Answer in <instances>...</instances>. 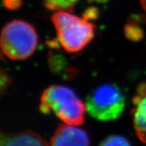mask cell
Masks as SVG:
<instances>
[{
    "label": "cell",
    "mask_w": 146,
    "mask_h": 146,
    "mask_svg": "<svg viewBox=\"0 0 146 146\" xmlns=\"http://www.w3.org/2000/svg\"><path fill=\"white\" fill-rule=\"evenodd\" d=\"M85 108L86 106L76 93L63 85H50L41 96V112L54 113L65 124L76 126L83 124Z\"/></svg>",
    "instance_id": "6da1fadb"
},
{
    "label": "cell",
    "mask_w": 146,
    "mask_h": 146,
    "mask_svg": "<svg viewBox=\"0 0 146 146\" xmlns=\"http://www.w3.org/2000/svg\"><path fill=\"white\" fill-rule=\"evenodd\" d=\"M51 20L59 43L69 53L83 50L94 37L95 26L86 18H80L66 11H58L52 15Z\"/></svg>",
    "instance_id": "7a4b0ae2"
},
{
    "label": "cell",
    "mask_w": 146,
    "mask_h": 146,
    "mask_svg": "<svg viewBox=\"0 0 146 146\" xmlns=\"http://www.w3.org/2000/svg\"><path fill=\"white\" fill-rule=\"evenodd\" d=\"M38 45V34L28 22L16 19L5 25L0 34V47L12 60H23L32 55Z\"/></svg>",
    "instance_id": "3957f363"
},
{
    "label": "cell",
    "mask_w": 146,
    "mask_h": 146,
    "mask_svg": "<svg viewBox=\"0 0 146 146\" xmlns=\"http://www.w3.org/2000/svg\"><path fill=\"white\" fill-rule=\"evenodd\" d=\"M85 106L89 115L97 120H114L124 111L125 96L117 84H103L89 94Z\"/></svg>",
    "instance_id": "277c9868"
},
{
    "label": "cell",
    "mask_w": 146,
    "mask_h": 146,
    "mask_svg": "<svg viewBox=\"0 0 146 146\" xmlns=\"http://www.w3.org/2000/svg\"><path fill=\"white\" fill-rule=\"evenodd\" d=\"M50 146H90V139L85 130L76 125H61L52 136Z\"/></svg>",
    "instance_id": "5b68a950"
},
{
    "label": "cell",
    "mask_w": 146,
    "mask_h": 146,
    "mask_svg": "<svg viewBox=\"0 0 146 146\" xmlns=\"http://www.w3.org/2000/svg\"><path fill=\"white\" fill-rule=\"evenodd\" d=\"M133 128L137 137L146 143V82H142L132 100Z\"/></svg>",
    "instance_id": "8992f818"
},
{
    "label": "cell",
    "mask_w": 146,
    "mask_h": 146,
    "mask_svg": "<svg viewBox=\"0 0 146 146\" xmlns=\"http://www.w3.org/2000/svg\"><path fill=\"white\" fill-rule=\"evenodd\" d=\"M0 146H50L39 133L31 131L7 133L0 131Z\"/></svg>",
    "instance_id": "52a82bcc"
},
{
    "label": "cell",
    "mask_w": 146,
    "mask_h": 146,
    "mask_svg": "<svg viewBox=\"0 0 146 146\" xmlns=\"http://www.w3.org/2000/svg\"><path fill=\"white\" fill-rule=\"evenodd\" d=\"M44 6L53 11H72L80 0H42Z\"/></svg>",
    "instance_id": "ba28073f"
},
{
    "label": "cell",
    "mask_w": 146,
    "mask_h": 146,
    "mask_svg": "<svg viewBox=\"0 0 146 146\" xmlns=\"http://www.w3.org/2000/svg\"><path fill=\"white\" fill-rule=\"evenodd\" d=\"M125 36L130 40L138 42L143 36V29L133 22H129L125 28Z\"/></svg>",
    "instance_id": "9c48e42d"
},
{
    "label": "cell",
    "mask_w": 146,
    "mask_h": 146,
    "mask_svg": "<svg viewBox=\"0 0 146 146\" xmlns=\"http://www.w3.org/2000/svg\"><path fill=\"white\" fill-rule=\"evenodd\" d=\"M100 146H131L129 141L121 135H111L104 139Z\"/></svg>",
    "instance_id": "30bf717a"
},
{
    "label": "cell",
    "mask_w": 146,
    "mask_h": 146,
    "mask_svg": "<svg viewBox=\"0 0 146 146\" xmlns=\"http://www.w3.org/2000/svg\"><path fill=\"white\" fill-rule=\"evenodd\" d=\"M11 83V78L3 70L0 69V93H2Z\"/></svg>",
    "instance_id": "8fae6325"
},
{
    "label": "cell",
    "mask_w": 146,
    "mask_h": 146,
    "mask_svg": "<svg viewBox=\"0 0 146 146\" xmlns=\"http://www.w3.org/2000/svg\"><path fill=\"white\" fill-rule=\"evenodd\" d=\"M3 5L8 10H17L22 6V0H2Z\"/></svg>",
    "instance_id": "7c38bea8"
},
{
    "label": "cell",
    "mask_w": 146,
    "mask_h": 146,
    "mask_svg": "<svg viewBox=\"0 0 146 146\" xmlns=\"http://www.w3.org/2000/svg\"><path fill=\"white\" fill-rule=\"evenodd\" d=\"M140 2L143 8L146 11V0H140Z\"/></svg>",
    "instance_id": "4fadbf2b"
}]
</instances>
